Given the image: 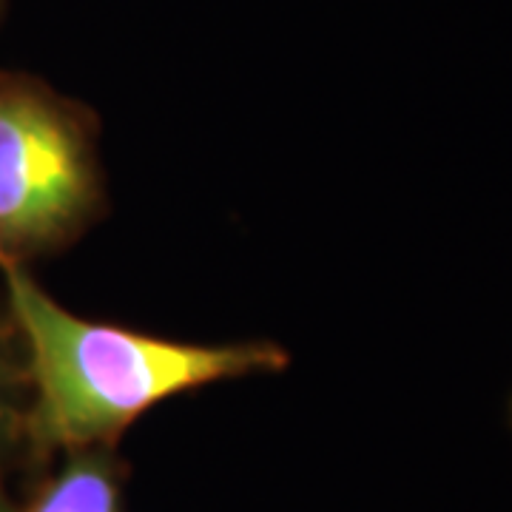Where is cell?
Masks as SVG:
<instances>
[{
    "label": "cell",
    "mask_w": 512,
    "mask_h": 512,
    "mask_svg": "<svg viewBox=\"0 0 512 512\" xmlns=\"http://www.w3.org/2000/svg\"><path fill=\"white\" fill-rule=\"evenodd\" d=\"M29 370V456L114 447L151 407L208 384L279 373L291 356L276 342L194 345L92 322L66 311L29 268H3Z\"/></svg>",
    "instance_id": "cell-1"
},
{
    "label": "cell",
    "mask_w": 512,
    "mask_h": 512,
    "mask_svg": "<svg viewBox=\"0 0 512 512\" xmlns=\"http://www.w3.org/2000/svg\"><path fill=\"white\" fill-rule=\"evenodd\" d=\"M103 200L92 114L37 77L0 72V271L69 248Z\"/></svg>",
    "instance_id": "cell-2"
},
{
    "label": "cell",
    "mask_w": 512,
    "mask_h": 512,
    "mask_svg": "<svg viewBox=\"0 0 512 512\" xmlns=\"http://www.w3.org/2000/svg\"><path fill=\"white\" fill-rule=\"evenodd\" d=\"M20 512H126L123 464L114 447H89L63 453Z\"/></svg>",
    "instance_id": "cell-3"
},
{
    "label": "cell",
    "mask_w": 512,
    "mask_h": 512,
    "mask_svg": "<svg viewBox=\"0 0 512 512\" xmlns=\"http://www.w3.org/2000/svg\"><path fill=\"white\" fill-rule=\"evenodd\" d=\"M26 413H29V370L26 350L9 311L0 299V467L29 456L26 447Z\"/></svg>",
    "instance_id": "cell-4"
},
{
    "label": "cell",
    "mask_w": 512,
    "mask_h": 512,
    "mask_svg": "<svg viewBox=\"0 0 512 512\" xmlns=\"http://www.w3.org/2000/svg\"><path fill=\"white\" fill-rule=\"evenodd\" d=\"M0 512H20L15 498L9 495V487H6V467H0Z\"/></svg>",
    "instance_id": "cell-5"
},
{
    "label": "cell",
    "mask_w": 512,
    "mask_h": 512,
    "mask_svg": "<svg viewBox=\"0 0 512 512\" xmlns=\"http://www.w3.org/2000/svg\"><path fill=\"white\" fill-rule=\"evenodd\" d=\"M3 6H6V0H0V15H3Z\"/></svg>",
    "instance_id": "cell-6"
}]
</instances>
